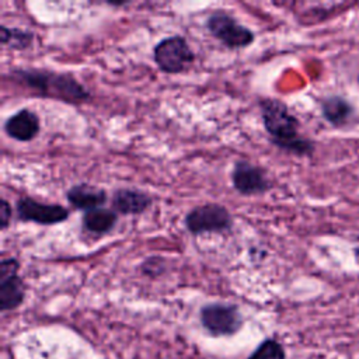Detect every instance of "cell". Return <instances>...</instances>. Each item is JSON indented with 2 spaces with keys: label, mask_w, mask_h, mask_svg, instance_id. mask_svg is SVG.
<instances>
[{
  "label": "cell",
  "mask_w": 359,
  "mask_h": 359,
  "mask_svg": "<svg viewBox=\"0 0 359 359\" xmlns=\"http://www.w3.org/2000/svg\"><path fill=\"white\" fill-rule=\"evenodd\" d=\"M258 108L262 125L276 147L296 156H310L314 151V143L300 135V122L283 101L261 98Z\"/></svg>",
  "instance_id": "obj_1"
},
{
  "label": "cell",
  "mask_w": 359,
  "mask_h": 359,
  "mask_svg": "<svg viewBox=\"0 0 359 359\" xmlns=\"http://www.w3.org/2000/svg\"><path fill=\"white\" fill-rule=\"evenodd\" d=\"M10 79L29 88L35 95L66 104H80L90 100V91L70 73L48 69H14Z\"/></svg>",
  "instance_id": "obj_2"
},
{
  "label": "cell",
  "mask_w": 359,
  "mask_h": 359,
  "mask_svg": "<svg viewBox=\"0 0 359 359\" xmlns=\"http://www.w3.org/2000/svg\"><path fill=\"white\" fill-rule=\"evenodd\" d=\"M153 59L161 72L178 74L189 69L195 60V53L184 36L171 35L154 46Z\"/></svg>",
  "instance_id": "obj_3"
},
{
  "label": "cell",
  "mask_w": 359,
  "mask_h": 359,
  "mask_svg": "<svg viewBox=\"0 0 359 359\" xmlns=\"http://www.w3.org/2000/svg\"><path fill=\"white\" fill-rule=\"evenodd\" d=\"M185 229L191 234L224 233L233 227V216L229 209L220 203H205L192 208L185 219Z\"/></svg>",
  "instance_id": "obj_4"
},
{
  "label": "cell",
  "mask_w": 359,
  "mask_h": 359,
  "mask_svg": "<svg viewBox=\"0 0 359 359\" xmlns=\"http://www.w3.org/2000/svg\"><path fill=\"white\" fill-rule=\"evenodd\" d=\"M206 28L212 36L229 49H243L250 46L255 35L248 28L240 24L231 14L216 10L206 20Z\"/></svg>",
  "instance_id": "obj_5"
},
{
  "label": "cell",
  "mask_w": 359,
  "mask_h": 359,
  "mask_svg": "<svg viewBox=\"0 0 359 359\" xmlns=\"http://www.w3.org/2000/svg\"><path fill=\"white\" fill-rule=\"evenodd\" d=\"M17 216L22 222H34L42 226H52L69 219L70 212L62 205L43 203L31 196H22L15 202Z\"/></svg>",
  "instance_id": "obj_6"
},
{
  "label": "cell",
  "mask_w": 359,
  "mask_h": 359,
  "mask_svg": "<svg viewBox=\"0 0 359 359\" xmlns=\"http://www.w3.org/2000/svg\"><path fill=\"white\" fill-rule=\"evenodd\" d=\"M202 325L213 335H231L243 324L238 309L233 304L210 303L201 309Z\"/></svg>",
  "instance_id": "obj_7"
},
{
  "label": "cell",
  "mask_w": 359,
  "mask_h": 359,
  "mask_svg": "<svg viewBox=\"0 0 359 359\" xmlns=\"http://www.w3.org/2000/svg\"><path fill=\"white\" fill-rule=\"evenodd\" d=\"M20 262L10 257L0 261V309L8 311L17 309L25 294L24 282L18 276Z\"/></svg>",
  "instance_id": "obj_8"
},
{
  "label": "cell",
  "mask_w": 359,
  "mask_h": 359,
  "mask_svg": "<svg viewBox=\"0 0 359 359\" xmlns=\"http://www.w3.org/2000/svg\"><path fill=\"white\" fill-rule=\"evenodd\" d=\"M231 184L238 194L245 196L264 194L271 188L265 170L247 160H237L234 163Z\"/></svg>",
  "instance_id": "obj_9"
},
{
  "label": "cell",
  "mask_w": 359,
  "mask_h": 359,
  "mask_svg": "<svg viewBox=\"0 0 359 359\" xmlns=\"http://www.w3.org/2000/svg\"><path fill=\"white\" fill-rule=\"evenodd\" d=\"M41 130V121L35 111L28 108L18 109L4 122V132L8 137L17 142H29Z\"/></svg>",
  "instance_id": "obj_10"
},
{
  "label": "cell",
  "mask_w": 359,
  "mask_h": 359,
  "mask_svg": "<svg viewBox=\"0 0 359 359\" xmlns=\"http://www.w3.org/2000/svg\"><path fill=\"white\" fill-rule=\"evenodd\" d=\"M151 202L149 194L133 188H119L111 198L112 209L122 215H140L151 206Z\"/></svg>",
  "instance_id": "obj_11"
},
{
  "label": "cell",
  "mask_w": 359,
  "mask_h": 359,
  "mask_svg": "<svg viewBox=\"0 0 359 359\" xmlns=\"http://www.w3.org/2000/svg\"><path fill=\"white\" fill-rule=\"evenodd\" d=\"M66 199L73 208L88 212L102 208L108 199V195L102 188L90 184H77L66 191Z\"/></svg>",
  "instance_id": "obj_12"
},
{
  "label": "cell",
  "mask_w": 359,
  "mask_h": 359,
  "mask_svg": "<svg viewBox=\"0 0 359 359\" xmlns=\"http://www.w3.org/2000/svg\"><path fill=\"white\" fill-rule=\"evenodd\" d=\"M118 222V213L114 209L97 208L88 212H84L81 223L83 229L94 236L108 234Z\"/></svg>",
  "instance_id": "obj_13"
},
{
  "label": "cell",
  "mask_w": 359,
  "mask_h": 359,
  "mask_svg": "<svg viewBox=\"0 0 359 359\" xmlns=\"http://www.w3.org/2000/svg\"><path fill=\"white\" fill-rule=\"evenodd\" d=\"M320 107L324 119L334 126L345 125L353 112L352 105L345 98L338 95H330L323 98Z\"/></svg>",
  "instance_id": "obj_14"
},
{
  "label": "cell",
  "mask_w": 359,
  "mask_h": 359,
  "mask_svg": "<svg viewBox=\"0 0 359 359\" xmlns=\"http://www.w3.org/2000/svg\"><path fill=\"white\" fill-rule=\"evenodd\" d=\"M32 41H34L32 31L7 27V25H1L0 28V42L3 45L10 46L11 49H17V50L27 49L32 45Z\"/></svg>",
  "instance_id": "obj_15"
},
{
  "label": "cell",
  "mask_w": 359,
  "mask_h": 359,
  "mask_svg": "<svg viewBox=\"0 0 359 359\" xmlns=\"http://www.w3.org/2000/svg\"><path fill=\"white\" fill-rule=\"evenodd\" d=\"M248 359H285V353L276 341L265 339Z\"/></svg>",
  "instance_id": "obj_16"
},
{
  "label": "cell",
  "mask_w": 359,
  "mask_h": 359,
  "mask_svg": "<svg viewBox=\"0 0 359 359\" xmlns=\"http://www.w3.org/2000/svg\"><path fill=\"white\" fill-rule=\"evenodd\" d=\"M140 271L143 275H146L149 278H157L167 271V261L163 257H157V255L147 257L142 262Z\"/></svg>",
  "instance_id": "obj_17"
},
{
  "label": "cell",
  "mask_w": 359,
  "mask_h": 359,
  "mask_svg": "<svg viewBox=\"0 0 359 359\" xmlns=\"http://www.w3.org/2000/svg\"><path fill=\"white\" fill-rule=\"evenodd\" d=\"M11 215H13L11 206H10L8 201L3 198L0 201V227H1V230H6L8 227L10 220H11Z\"/></svg>",
  "instance_id": "obj_18"
}]
</instances>
